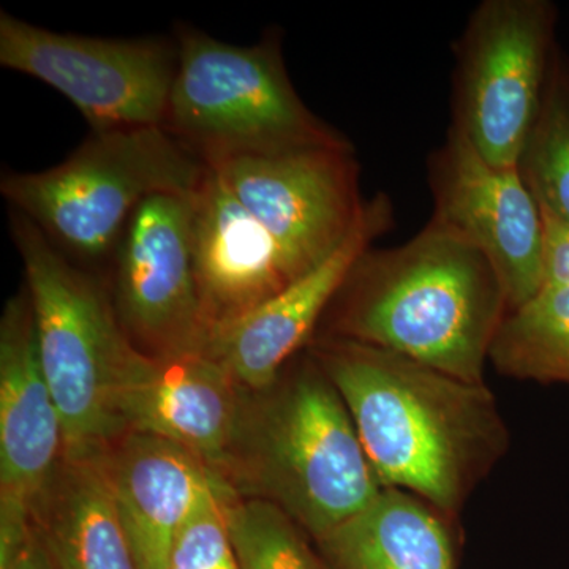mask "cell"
I'll return each mask as SVG.
<instances>
[{
  "label": "cell",
  "mask_w": 569,
  "mask_h": 569,
  "mask_svg": "<svg viewBox=\"0 0 569 569\" xmlns=\"http://www.w3.org/2000/svg\"><path fill=\"white\" fill-rule=\"evenodd\" d=\"M11 569H54L50 553H48L47 546H44L37 526L31 539H29L28 546L22 550L21 556L18 557Z\"/></svg>",
  "instance_id": "obj_24"
},
{
  "label": "cell",
  "mask_w": 569,
  "mask_h": 569,
  "mask_svg": "<svg viewBox=\"0 0 569 569\" xmlns=\"http://www.w3.org/2000/svg\"><path fill=\"white\" fill-rule=\"evenodd\" d=\"M223 509L239 569H323L306 531L276 505L234 496Z\"/></svg>",
  "instance_id": "obj_20"
},
{
  "label": "cell",
  "mask_w": 569,
  "mask_h": 569,
  "mask_svg": "<svg viewBox=\"0 0 569 569\" xmlns=\"http://www.w3.org/2000/svg\"><path fill=\"white\" fill-rule=\"evenodd\" d=\"M222 478L318 541L383 489L332 381L309 351L260 391H246Z\"/></svg>",
  "instance_id": "obj_3"
},
{
  "label": "cell",
  "mask_w": 569,
  "mask_h": 569,
  "mask_svg": "<svg viewBox=\"0 0 569 569\" xmlns=\"http://www.w3.org/2000/svg\"><path fill=\"white\" fill-rule=\"evenodd\" d=\"M391 224L392 206L387 194L367 200L361 219L331 257L249 316L213 331L204 350L247 391L269 387L312 342L348 272Z\"/></svg>",
  "instance_id": "obj_13"
},
{
  "label": "cell",
  "mask_w": 569,
  "mask_h": 569,
  "mask_svg": "<svg viewBox=\"0 0 569 569\" xmlns=\"http://www.w3.org/2000/svg\"><path fill=\"white\" fill-rule=\"evenodd\" d=\"M193 197L142 201L112 254V301L126 335L144 355L173 356L206 342L192 253Z\"/></svg>",
  "instance_id": "obj_10"
},
{
  "label": "cell",
  "mask_w": 569,
  "mask_h": 569,
  "mask_svg": "<svg viewBox=\"0 0 569 569\" xmlns=\"http://www.w3.org/2000/svg\"><path fill=\"white\" fill-rule=\"evenodd\" d=\"M541 208V290L569 287V223Z\"/></svg>",
  "instance_id": "obj_23"
},
{
  "label": "cell",
  "mask_w": 569,
  "mask_h": 569,
  "mask_svg": "<svg viewBox=\"0 0 569 569\" xmlns=\"http://www.w3.org/2000/svg\"><path fill=\"white\" fill-rule=\"evenodd\" d=\"M231 497H212L194 512L174 539L168 569H239L224 520Z\"/></svg>",
  "instance_id": "obj_22"
},
{
  "label": "cell",
  "mask_w": 569,
  "mask_h": 569,
  "mask_svg": "<svg viewBox=\"0 0 569 569\" xmlns=\"http://www.w3.org/2000/svg\"><path fill=\"white\" fill-rule=\"evenodd\" d=\"M518 168L539 206L569 223V81L561 71H549Z\"/></svg>",
  "instance_id": "obj_21"
},
{
  "label": "cell",
  "mask_w": 569,
  "mask_h": 569,
  "mask_svg": "<svg viewBox=\"0 0 569 569\" xmlns=\"http://www.w3.org/2000/svg\"><path fill=\"white\" fill-rule=\"evenodd\" d=\"M178 62L176 39L56 32L0 11V66L61 93L93 133L163 127Z\"/></svg>",
  "instance_id": "obj_8"
},
{
  "label": "cell",
  "mask_w": 569,
  "mask_h": 569,
  "mask_svg": "<svg viewBox=\"0 0 569 569\" xmlns=\"http://www.w3.org/2000/svg\"><path fill=\"white\" fill-rule=\"evenodd\" d=\"M100 459L141 569H168L194 512L212 497L238 496L193 452L149 433H126Z\"/></svg>",
  "instance_id": "obj_15"
},
{
  "label": "cell",
  "mask_w": 569,
  "mask_h": 569,
  "mask_svg": "<svg viewBox=\"0 0 569 569\" xmlns=\"http://www.w3.org/2000/svg\"><path fill=\"white\" fill-rule=\"evenodd\" d=\"M36 526L54 569H141L102 459H63Z\"/></svg>",
  "instance_id": "obj_17"
},
{
  "label": "cell",
  "mask_w": 569,
  "mask_h": 569,
  "mask_svg": "<svg viewBox=\"0 0 569 569\" xmlns=\"http://www.w3.org/2000/svg\"><path fill=\"white\" fill-rule=\"evenodd\" d=\"M246 391L204 348L160 358L137 350L116 406L123 432L181 445L222 477Z\"/></svg>",
  "instance_id": "obj_12"
},
{
  "label": "cell",
  "mask_w": 569,
  "mask_h": 569,
  "mask_svg": "<svg viewBox=\"0 0 569 569\" xmlns=\"http://www.w3.org/2000/svg\"><path fill=\"white\" fill-rule=\"evenodd\" d=\"M447 519L413 493L383 488L316 542L329 569H455Z\"/></svg>",
  "instance_id": "obj_18"
},
{
  "label": "cell",
  "mask_w": 569,
  "mask_h": 569,
  "mask_svg": "<svg viewBox=\"0 0 569 569\" xmlns=\"http://www.w3.org/2000/svg\"><path fill=\"white\" fill-rule=\"evenodd\" d=\"M552 24L542 0H485L460 36L452 127L493 167L518 168L537 122Z\"/></svg>",
  "instance_id": "obj_7"
},
{
  "label": "cell",
  "mask_w": 569,
  "mask_h": 569,
  "mask_svg": "<svg viewBox=\"0 0 569 569\" xmlns=\"http://www.w3.org/2000/svg\"><path fill=\"white\" fill-rule=\"evenodd\" d=\"M342 396L383 488L413 493L451 518L509 447L485 381L339 337L306 348Z\"/></svg>",
  "instance_id": "obj_1"
},
{
  "label": "cell",
  "mask_w": 569,
  "mask_h": 569,
  "mask_svg": "<svg viewBox=\"0 0 569 569\" xmlns=\"http://www.w3.org/2000/svg\"><path fill=\"white\" fill-rule=\"evenodd\" d=\"M63 452L62 418L41 366L24 284L0 318V508L36 519Z\"/></svg>",
  "instance_id": "obj_14"
},
{
  "label": "cell",
  "mask_w": 569,
  "mask_h": 569,
  "mask_svg": "<svg viewBox=\"0 0 569 569\" xmlns=\"http://www.w3.org/2000/svg\"><path fill=\"white\" fill-rule=\"evenodd\" d=\"M10 233L24 264L41 366L62 418L63 459L102 458L126 436L116 399L138 348L92 272L13 209Z\"/></svg>",
  "instance_id": "obj_4"
},
{
  "label": "cell",
  "mask_w": 569,
  "mask_h": 569,
  "mask_svg": "<svg viewBox=\"0 0 569 569\" xmlns=\"http://www.w3.org/2000/svg\"><path fill=\"white\" fill-rule=\"evenodd\" d=\"M211 168L162 126L89 134L63 162L3 171L0 193L78 264L112 258L127 223L153 194L193 197Z\"/></svg>",
  "instance_id": "obj_6"
},
{
  "label": "cell",
  "mask_w": 569,
  "mask_h": 569,
  "mask_svg": "<svg viewBox=\"0 0 569 569\" xmlns=\"http://www.w3.org/2000/svg\"><path fill=\"white\" fill-rule=\"evenodd\" d=\"M211 170L272 236L296 280L346 242L367 203L353 148L249 157Z\"/></svg>",
  "instance_id": "obj_9"
},
{
  "label": "cell",
  "mask_w": 569,
  "mask_h": 569,
  "mask_svg": "<svg viewBox=\"0 0 569 569\" xmlns=\"http://www.w3.org/2000/svg\"><path fill=\"white\" fill-rule=\"evenodd\" d=\"M489 361L505 377L569 385V287L539 290L508 312Z\"/></svg>",
  "instance_id": "obj_19"
},
{
  "label": "cell",
  "mask_w": 569,
  "mask_h": 569,
  "mask_svg": "<svg viewBox=\"0 0 569 569\" xmlns=\"http://www.w3.org/2000/svg\"><path fill=\"white\" fill-rule=\"evenodd\" d=\"M163 127L209 168L249 157L353 148L296 92L277 33L250 47L179 24Z\"/></svg>",
  "instance_id": "obj_5"
},
{
  "label": "cell",
  "mask_w": 569,
  "mask_h": 569,
  "mask_svg": "<svg viewBox=\"0 0 569 569\" xmlns=\"http://www.w3.org/2000/svg\"><path fill=\"white\" fill-rule=\"evenodd\" d=\"M433 222L466 239L496 269L508 309L541 290V208L519 168H498L456 127L430 156Z\"/></svg>",
  "instance_id": "obj_11"
},
{
  "label": "cell",
  "mask_w": 569,
  "mask_h": 569,
  "mask_svg": "<svg viewBox=\"0 0 569 569\" xmlns=\"http://www.w3.org/2000/svg\"><path fill=\"white\" fill-rule=\"evenodd\" d=\"M508 312L488 258L430 220L406 244L370 247L361 254L317 335L380 348L481 383Z\"/></svg>",
  "instance_id": "obj_2"
},
{
  "label": "cell",
  "mask_w": 569,
  "mask_h": 569,
  "mask_svg": "<svg viewBox=\"0 0 569 569\" xmlns=\"http://www.w3.org/2000/svg\"><path fill=\"white\" fill-rule=\"evenodd\" d=\"M192 253L206 339L296 280L272 236L213 170L193 198Z\"/></svg>",
  "instance_id": "obj_16"
}]
</instances>
